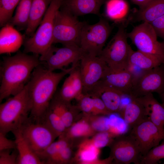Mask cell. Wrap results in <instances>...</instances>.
Masks as SVG:
<instances>
[{
	"instance_id": "cell-1",
	"label": "cell",
	"mask_w": 164,
	"mask_h": 164,
	"mask_svg": "<svg viewBox=\"0 0 164 164\" xmlns=\"http://www.w3.org/2000/svg\"><path fill=\"white\" fill-rule=\"evenodd\" d=\"M77 66L55 72L40 66L33 70L26 84L31 104L30 117L33 120L40 122L48 110L62 79Z\"/></svg>"
},
{
	"instance_id": "cell-2",
	"label": "cell",
	"mask_w": 164,
	"mask_h": 164,
	"mask_svg": "<svg viewBox=\"0 0 164 164\" xmlns=\"http://www.w3.org/2000/svg\"><path fill=\"white\" fill-rule=\"evenodd\" d=\"M41 62L39 55L24 52L3 57L0 67V102L22 91Z\"/></svg>"
},
{
	"instance_id": "cell-3",
	"label": "cell",
	"mask_w": 164,
	"mask_h": 164,
	"mask_svg": "<svg viewBox=\"0 0 164 164\" xmlns=\"http://www.w3.org/2000/svg\"><path fill=\"white\" fill-rule=\"evenodd\" d=\"M31 104L26 86L0 105V132L6 135L19 128L29 118Z\"/></svg>"
},
{
	"instance_id": "cell-4",
	"label": "cell",
	"mask_w": 164,
	"mask_h": 164,
	"mask_svg": "<svg viewBox=\"0 0 164 164\" xmlns=\"http://www.w3.org/2000/svg\"><path fill=\"white\" fill-rule=\"evenodd\" d=\"M64 0H51L41 22L33 35L24 42V52L40 56L52 45L56 14Z\"/></svg>"
},
{
	"instance_id": "cell-5",
	"label": "cell",
	"mask_w": 164,
	"mask_h": 164,
	"mask_svg": "<svg viewBox=\"0 0 164 164\" xmlns=\"http://www.w3.org/2000/svg\"><path fill=\"white\" fill-rule=\"evenodd\" d=\"M120 23L118 30L99 56L111 68H126L132 50L127 42V22Z\"/></svg>"
},
{
	"instance_id": "cell-6",
	"label": "cell",
	"mask_w": 164,
	"mask_h": 164,
	"mask_svg": "<svg viewBox=\"0 0 164 164\" xmlns=\"http://www.w3.org/2000/svg\"><path fill=\"white\" fill-rule=\"evenodd\" d=\"M67 10L60 7L57 12L53 32V43L63 46L78 45L84 22Z\"/></svg>"
},
{
	"instance_id": "cell-7",
	"label": "cell",
	"mask_w": 164,
	"mask_h": 164,
	"mask_svg": "<svg viewBox=\"0 0 164 164\" xmlns=\"http://www.w3.org/2000/svg\"><path fill=\"white\" fill-rule=\"evenodd\" d=\"M112 29L108 22L104 18H101L92 25L84 22L80 34L79 46L85 53L99 56Z\"/></svg>"
},
{
	"instance_id": "cell-8",
	"label": "cell",
	"mask_w": 164,
	"mask_h": 164,
	"mask_svg": "<svg viewBox=\"0 0 164 164\" xmlns=\"http://www.w3.org/2000/svg\"><path fill=\"white\" fill-rule=\"evenodd\" d=\"M18 129L38 156L58 136L45 124L30 117Z\"/></svg>"
},
{
	"instance_id": "cell-9",
	"label": "cell",
	"mask_w": 164,
	"mask_h": 164,
	"mask_svg": "<svg viewBox=\"0 0 164 164\" xmlns=\"http://www.w3.org/2000/svg\"><path fill=\"white\" fill-rule=\"evenodd\" d=\"M128 38L138 50L164 59V46L157 40V36L150 23L143 22L127 33Z\"/></svg>"
},
{
	"instance_id": "cell-10",
	"label": "cell",
	"mask_w": 164,
	"mask_h": 164,
	"mask_svg": "<svg viewBox=\"0 0 164 164\" xmlns=\"http://www.w3.org/2000/svg\"><path fill=\"white\" fill-rule=\"evenodd\" d=\"M85 53L78 45L63 46L61 47L53 45L44 54L39 57L40 60L45 63L47 68L54 71L63 70L70 64L78 63Z\"/></svg>"
},
{
	"instance_id": "cell-11",
	"label": "cell",
	"mask_w": 164,
	"mask_h": 164,
	"mask_svg": "<svg viewBox=\"0 0 164 164\" xmlns=\"http://www.w3.org/2000/svg\"><path fill=\"white\" fill-rule=\"evenodd\" d=\"M117 137L110 144V156L113 160L118 164H140L142 156L134 137L129 133Z\"/></svg>"
},
{
	"instance_id": "cell-12",
	"label": "cell",
	"mask_w": 164,
	"mask_h": 164,
	"mask_svg": "<svg viewBox=\"0 0 164 164\" xmlns=\"http://www.w3.org/2000/svg\"><path fill=\"white\" fill-rule=\"evenodd\" d=\"M129 133L136 140L142 157L164 139V131L160 129L149 117L131 129Z\"/></svg>"
},
{
	"instance_id": "cell-13",
	"label": "cell",
	"mask_w": 164,
	"mask_h": 164,
	"mask_svg": "<svg viewBox=\"0 0 164 164\" xmlns=\"http://www.w3.org/2000/svg\"><path fill=\"white\" fill-rule=\"evenodd\" d=\"M164 92V63L146 71L134 84L130 96L135 98Z\"/></svg>"
},
{
	"instance_id": "cell-14",
	"label": "cell",
	"mask_w": 164,
	"mask_h": 164,
	"mask_svg": "<svg viewBox=\"0 0 164 164\" xmlns=\"http://www.w3.org/2000/svg\"><path fill=\"white\" fill-rule=\"evenodd\" d=\"M79 67L84 84L83 93L89 91L102 79L108 65L99 56L84 53Z\"/></svg>"
},
{
	"instance_id": "cell-15",
	"label": "cell",
	"mask_w": 164,
	"mask_h": 164,
	"mask_svg": "<svg viewBox=\"0 0 164 164\" xmlns=\"http://www.w3.org/2000/svg\"><path fill=\"white\" fill-rule=\"evenodd\" d=\"M100 80L124 94L130 95L133 80L127 68H111L108 66Z\"/></svg>"
},
{
	"instance_id": "cell-16",
	"label": "cell",
	"mask_w": 164,
	"mask_h": 164,
	"mask_svg": "<svg viewBox=\"0 0 164 164\" xmlns=\"http://www.w3.org/2000/svg\"><path fill=\"white\" fill-rule=\"evenodd\" d=\"M100 97L108 110L111 113L119 112L123 93L105 84L101 80L88 92ZM86 94V93H84Z\"/></svg>"
},
{
	"instance_id": "cell-17",
	"label": "cell",
	"mask_w": 164,
	"mask_h": 164,
	"mask_svg": "<svg viewBox=\"0 0 164 164\" xmlns=\"http://www.w3.org/2000/svg\"><path fill=\"white\" fill-rule=\"evenodd\" d=\"M0 31V53L9 54L17 51L23 43V36L8 23Z\"/></svg>"
},
{
	"instance_id": "cell-18",
	"label": "cell",
	"mask_w": 164,
	"mask_h": 164,
	"mask_svg": "<svg viewBox=\"0 0 164 164\" xmlns=\"http://www.w3.org/2000/svg\"><path fill=\"white\" fill-rule=\"evenodd\" d=\"M107 0H64L61 8L77 16L93 14L100 15L102 5Z\"/></svg>"
},
{
	"instance_id": "cell-19",
	"label": "cell",
	"mask_w": 164,
	"mask_h": 164,
	"mask_svg": "<svg viewBox=\"0 0 164 164\" xmlns=\"http://www.w3.org/2000/svg\"><path fill=\"white\" fill-rule=\"evenodd\" d=\"M131 97L129 103L119 111L121 117L130 129L148 118L142 104L136 98Z\"/></svg>"
},
{
	"instance_id": "cell-20",
	"label": "cell",
	"mask_w": 164,
	"mask_h": 164,
	"mask_svg": "<svg viewBox=\"0 0 164 164\" xmlns=\"http://www.w3.org/2000/svg\"><path fill=\"white\" fill-rule=\"evenodd\" d=\"M144 106L150 120L164 131V103H160L152 93L136 98Z\"/></svg>"
},
{
	"instance_id": "cell-21",
	"label": "cell",
	"mask_w": 164,
	"mask_h": 164,
	"mask_svg": "<svg viewBox=\"0 0 164 164\" xmlns=\"http://www.w3.org/2000/svg\"><path fill=\"white\" fill-rule=\"evenodd\" d=\"M18 154L17 164H43L19 129L12 132Z\"/></svg>"
},
{
	"instance_id": "cell-22",
	"label": "cell",
	"mask_w": 164,
	"mask_h": 164,
	"mask_svg": "<svg viewBox=\"0 0 164 164\" xmlns=\"http://www.w3.org/2000/svg\"><path fill=\"white\" fill-rule=\"evenodd\" d=\"M51 0H32L28 24L26 30V35L30 37L36 30L41 22Z\"/></svg>"
},
{
	"instance_id": "cell-23",
	"label": "cell",
	"mask_w": 164,
	"mask_h": 164,
	"mask_svg": "<svg viewBox=\"0 0 164 164\" xmlns=\"http://www.w3.org/2000/svg\"><path fill=\"white\" fill-rule=\"evenodd\" d=\"M164 14V0H153L136 11L132 20L150 23Z\"/></svg>"
},
{
	"instance_id": "cell-24",
	"label": "cell",
	"mask_w": 164,
	"mask_h": 164,
	"mask_svg": "<svg viewBox=\"0 0 164 164\" xmlns=\"http://www.w3.org/2000/svg\"><path fill=\"white\" fill-rule=\"evenodd\" d=\"M128 62L141 69L148 71L164 63V59L156 56L138 50H132Z\"/></svg>"
},
{
	"instance_id": "cell-25",
	"label": "cell",
	"mask_w": 164,
	"mask_h": 164,
	"mask_svg": "<svg viewBox=\"0 0 164 164\" xmlns=\"http://www.w3.org/2000/svg\"><path fill=\"white\" fill-rule=\"evenodd\" d=\"M105 14L109 19L120 23L125 21L129 10L125 0H108L105 2Z\"/></svg>"
},
{
	"instance_id": "cell-26",
	"label": "cell",
	"mask_w": 164,
	"mask_h": 164,
	"mask_svg": "<svg viewBox=\"0 0 164 164\" xmlns=\"http://www.w3.org/2000/svg\"><path fill=\"white\" fill-rule=\"evenodd\" d=\"M32 0H21L14 15L8 23L19 30L26 29L29 23Z\"/></svg>"
},
{
	"instance_id": "cell-27",
	"label": "cell",
	"mask_w": 164,
	"mask_h": 164,
	"mask_svg": "<svg viewBox=\"0 0 164 164\" xmlns=\"http://www.w3.org/2000/svg\"><path fill=\"white\" fill-rule=\"evenodd\" d=\"M91 140H86L80 145L77 156L79 161L84 163H93L97 161L100 151Z\"/></svg>"
},
{
	"instance_id": "cell-28",
	"label": "cell",
	"mask_w": 164,
	"mask_h": 164,
	"mask_svg": "<svg viewBox=\"0 0 164 164\" xmlns=\"http://www.w3.org/2000/svg\"><path fill=\"white\" fill-rule=\"evenodd\" d=\"M40 122L45 124L58 136L63 134L67 129L59 116L49 107Z\"/></svg>"
},
{
	"instance_id": "cell-29",
	"label": "cell",
	"mask_w": 164,
	"mask_h": 164,
	"mask_svg": "<svg viewBox=\"0 0 164 164\" xmlns=\"http://www.w3.org/2000/svg\"><path fill=\"white\" fill-rule=\"evenodd\" d=\"M93 131L89 123L85 120H82L73 124L61 135L70 141L73 138L88 136L92 134Z\"/></svg>"
},
{
	"instance_id": "cell-30",
	"label": "cell",
	"mask_w": 164,
	"mask_h": 164,
	"mask_svg": "<svg viewBox=\"0 0 164 164\" xmlns=\"http://www.w3.org/2000/svg\"><path fill=\"white\" fill-rule=\"evenodd\" d=\"M70 141L62 135L59 136V139L50 144L38 157L43 163L59 153L63 149L70 145Z\"/></svg>"
},
{
	"instance_id": "cell-31",
	"label": "cell",
	"mask_w": 164,
	"mask_h": 164,
	"mask_svg": "<svg viewBox=\"0 0 164 164\" xmlns=\"http://www.w3.org/2000/svg\"><path fill=\"white\" fill-rule=\"evenodd\" d=\"M21 0H0V25L8 24L12 17L13 12Z\"/></svg>"
},
{
	"instance_id": "cell-32",
	"label": "cell",
	"mask_w": 164,
	"mask_h": 164,
	"mask_svg": "<svg viewBox=\"0 0 164 164\" xmlns=\"http://www.w3.org/2000/svg\"><path fill=\"white\" fill-rule=\"evenodd\" d=\"M161 144L152 149L141 159V164H156L164 159V139Z\"/></svg>"
},
{
	"instance_id": "cell-33",
	"label": "cell",
	"mask_w": 164,
	"mask_h": 164,
	"mask_svg": "<svg viewBox=\"0 0 164 164\" xmlns=\"http://www.w3.org/2000/svg\"><path fill=\"white\" fill-rule=\"evenodd\" d=\"M68 77L77 94V99H78L84 94V84L79 68L77 66L70 71Z\"/></svg>"
},
{
	"instance_id": "cell-34",
	"label": "cell",
	"mask_w": 164,
	"mask_h": 164,
	"mask_svg": "<svg viewBox=\"0 0 164 164\" xmlns=\"http://www.w3.org/2000/svg\"><path fill=\"white\" fill-rule=\"evenodd\" d=\"M56 95L60 99L67 102H70L72 99L77 98V94L68 76L64 80L59 92Z\"/></svg>"
},
{
	"instance_id": "cell-35",
	"label": "cell",
	"mask_w": 164,
	"mask_h": 164,
	"mask_svg": "<svg viewBox=\"0 0 164 164\" xmlns=\"http://www.w3.org/2000/svg\"><path fill=\"white\" fill-rule=\"evenodd\" d=\"M72 155V150L70 145L56 155L47 160L45 164H64L70 161Z\"/></svg>"
},
{
	"instance_id": "cell-36",
	"label": "cell",
	"mask_w": 164,
	"mask_h": 164,
	"mask_svg": "<svg viewBox=\"0 0 164 164\" xmlns=\"http://www.w3.org/2000/svg\"><path fill=\"white\" fill-rule=\"evenodd\" d=\"M114 136L108 132H100L94 136L91 140L94 145L98 149L110 144Z\"/></svg>"
},
{
	"instance_id": "cell-37",
	"label": "cell",
	"mask_w": 164,
	"mask_h": 164,
	"mask_svg": "<svg viewBox=\"0 0 164 164\" xmlns=\"http://www.w3.org/2000/svg\"><path fill=\"white\" fill-rule=\"evenodd\" d=\"M79 101V109L86 114H92L94 103L92 96L88 94H83L77 99Z\"/></svg>"
},
{
	"instance_id": "cell-38",
	"label": "cell",
	"mask_w": 164,
	"mask_h": 164,
	"mask_svg": "<svg viewBox=\"0 0 164 164\" xmlns=\"http://www.w3.org/2000/svg\"><path fill=\"white\" fill-rule=\"evenodd\" d=\"M90 124L94 131L99 132H108V118L104 116L95 117L91 119Z\"/></svg>"
},
{
	"instance_id": "cell-39",
	"label": "cell",
	"mask_w": 164,
	"mask_h": 164,
	"mask_svg": "<svg viewBox=\"0 0 164 164\" xmlns=\"http://www.w3.org/2000/svg\"><path fill=\"white\" fill-rule=\"evenodd\" d=\"M10 150L0 151V164H17L18 152L11 153Z\"/></svg>"
},
{
	"instance_id": "cell-40",
	"label": "cell",
	"mask_w": 164,
	"mask_h": 164,
	"mask_svg": "<svg viewBox=\"0 0 164 164\" xmlns=\"http://www.w3.org/2000/svg\"><path fill=\"white\" fill-rule=\"evenodd\" d=\"M89 94L92 96L94 103V108L92 114L94 115L99 114L110 115L112 113L108 110L100 97L94 95Z\"/></svg>"
},
{
	"instance_id": "cell-41",
	"label": "cell",
	"mask_w": 164,
	"mask_h": 164,
	"mask_svg": "<svg viewBox=\"0 0 164 164\" xmlns=\"http://www.w3.org/2000/svg\"><path fill=\"white\" fill-rule=\"evenodd\" d=\"M157 36L164 41V14L150 23Z\"/></svg>"
},
{
	"instance_id": "cell-42",
	"label": "cell",
	"mask_w": 164,
	"mask_h": 164,
	"mask_svg": "<svg viewBox=\"0 0 164 164\" xmlns=\"http://www.w3.org/2000/svg\"><path fill=\"white\" fill-rule=\"evenodd\" d=\"M6 135L0 132V151L16 149L15 140L13 141L8 138Z\"/></svg>"
},
{
	"instance_id": "cell-43",
	"label": "cell",
	"mask_w": 164,
	"mask_h": 164,
	"mask_svg": "<svg viewBox=\"0 0 164 164\" xmlns=\"http://www.w3.org/2000/svg\"><path fill=\"white\" fill-rule=\"evenodd\" d=\"M127 68L132 76L133 85L147 71L144 70L129 62Z\"/></svg>"
},
{
	"instance_id": "cell-44",
	"label": "cell",
	"mask_w": 164,
	"mask_h": 164,
	"mask_svg": "<svg viewBox=\"0 0 164 164\" xmlns=\"http://www.w3.org/2000/svg\"><path fill=\"white\" fill-rule=\"evenodd\" d=\"M153 0H131L133 3L141 9Z\"/></svg>"
},
{
	"instance_id": "cell-45",
	"label": "cell",
	"mask_w": 164,
	"mask_h": 164,
	"mask_svg": "<svg viewBox=\"0 0 164 164\" xmlns=\"http://www.w3.org/2000/svg\"><path fill=\"white\" fill-rule=\"evenodd\" d=\"M159 95L162 101V103H164V92Z\"/></svg>"
},
{
	"instance_id": "cell-46",
	"label": "cell",
	"mask_w": 164,
	"mask_h": 164,
	"mask_svg": "<svg viewBox=\"0 0 164 164\" xmlns=\"http://www.w3.org/2000/svg\"><path fill=\"white\" fill-rule=\"evenodd\" d=\"M163 44V45H164V41H163L162 42Z\"/></svg>"
},
{
	"instance_id": "cell-47",
	"label": "cell",
	"mask_w": 164,
	"mask_h": 164,
	"mask_svg": "<svg viewBox=\"0 0 164 164\" xmlns=\"http://www.w3.org/2000/svg\"><path fill=\"white\" fill-rule=\"evenodd\" d=\"M163 164H164V162Z\"/></svg>"
},
{
	"instance_id": "cell-48",
	"label": "cell",
	"mask_w": 164,
	"mask_h": 164,
	"mask_svg": "<svg viewBox=\"0 0 164 164\" xmlns=\"http://www.w3.org/2000/svg\"></svg>"
}]
</instances>
